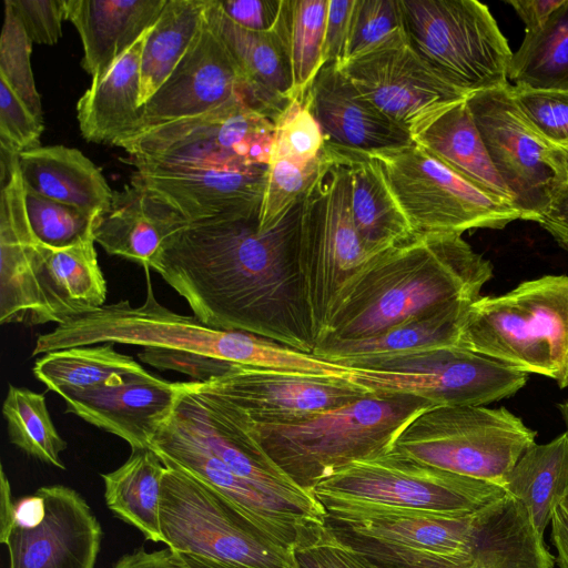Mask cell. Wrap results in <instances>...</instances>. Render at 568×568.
Masks as SVG:
<instances>
[{"mask_svg":"<svg viewBox=\"0 0 568 568\" xmlns=\"http://www.w3.org/2000/svg\"><path fill=\"white\" fill-rule=\"evenodd\" d=\"M303 200L265 231L258 216L185 223L164 240L149 268L203 323L312 354L315 342L300 270Z\"/></svg>","mask_w":568,"mask_h":568,"instance_id":"cell-1","label":"cell"},{"mask_svg":"<svg viewBox=\"0 0 568 568\" xmlns=\"http://www.w3.org/2000/svg\"><path fill=\"white\" fill-rule=\"evenodd\" d=\"M488 260L456 233L416 234L366 261L341 291L316 345L361 339L455 302H474Z\"/></svg>","mask_w":568,"mask_h":568,"instance_id":"cell-2","label":"cell"},{"mask_svg":"<svg viewBox=\"0 0 568 568\" xmlns=\"http://www.w3.org/2000/svg\"><path fill=\"white\" fill-rule=\"evenodd\" d=\"M146 297L103 305L38 336L31 356L98 343L126 344L191 353L233 364L278 368L314 375L349 377L351 368L310 353L241 332L212 327L196 316L181 315L154 297L146 268Z\"/></svg>","mask_w":568,"mask_h":568,"instance_id":"cell-3","label":"cell"},{"mask_svg":"<svg viewBox=\"0 0 568 568\" xmlns=\"http://www.w3.org/2000/svg\"><path fill=\"white\" fill-rule=\"evenodd\" d=\"M429 408L426 399L416 396L368 393L284 422L255 423L237 409L265 456L296 486L312 493L348 465L388 453L402 429Z\"/></svg>","mask_w":568,"mask_h":568,"instance_id":"cell-4","label":"cell"},{"mask_svg":"<svg viewBox=\"0 0 568 568\" xmlns=\"http://www.w3.org/2000/svg\"><path fill=\"white\" fill-rule=\"evenodd\" d=\"M168 418L222 463L231 479L221 495L270 536L285 537L307 514L325 520L320 501L265 456L230 402L197 382H181Z\"/></svg>","mask_w":568,"mask_h":568,"instance_id":"cell-5","label":"cell"},{"mask_svg":"<svg viewBox=\"0 0 568 568\" xmlns=\"http://www.w3.org/2000/svg\"><path fill=\"white\" fill-rule=\"evenodd\" d=\"M459 347L568 387V275H544L479 296L463 318Z\"/></svg>","mask_w":568,"mask_h":568,"instance_id":"cell-6","label":"cell"},{"mask_svg":"<svg viewBox=\"0 0 568 568\" xmlns=\"http://www.w3.org/2000/svg\"><path fill=\"white\" fill-rule=\"evenodd\" d=\"M106 293L94 241L52 250L0 222L1 324L59 325L105 305Z\"/></svg>","mask_w":568,"mask_h":568,"instance_id":"cell-7","label":"cell"},{"mask_svg":"<svg viewBox=\"0 0 568 568\" xmlns=\"http://www.w3.org/2000/svg\"><path fill=\"white\" fill-rule=\"evenodd\" d=\"M312 494L326 514H474L506 495L495 483L446 471L393 452L355 462Z\"/></svg>","mask_w":568,"mask_h":568,"instance_id":"cell-8","label":"cell"},{"mask_svg":"<svg viewBox=\"0 0 568 568\" xmlns=\"http://www.w3.org/2000/svg\"><path fill=\"white\" fill-rule=\"evenodd\" d=\"M323 156L300 225V270L315 344L341 291L368 260L353 222L347 152L325 144Z\"/></svg>","mask_w":568,"mask_h":568,"instance_id":"cell-9","label":"cell"},{"mask_svg":"<svg viewBox=\"0 0 568 568\" xmlns=\"http://www.w3.org/2000/svg\"><path fill=\"white\" fill-rule=\"evenodd\" d=\"M160 505L166 547L230 568H300L295 551L197 478L164 463Z\"/></svg>","mask_w":568,"mask_h":568,"instance_id":"cell-10","label":"cell"},{"mask_svg":"<svg viewBox=\"0 0 568 568\" xmlns=\"http://www.w3.org/2000/svg\"><path fill=\"white\" fill-rule=\"evenodd\" d=\"M537 433L505 407H433L413 418L390 452L470 478L498 484Z\"/></svg>","mask_w":568,"mask_h":568,"instance_id":"cell-11","label":"cell"},{"mask_svg":"<svg viewBox=\"0 0 568 568\" xmlns=\"http://www.w3.org/2000/svg\"><path fill=\"white\" fill-rule=\"evenodd\" d=\"M410 48L467 93L506 87L513 52L488 7L476 0H399Z\"/></svg>","mask_w":568,"mask_h":568,"instance_id":"cell-12","label":"cell"},{"mask_svg":"<svg viewBox=\"0 0 568 568\" xmlns=\"http://www.w3.org/2000/svg\"><path fill=\"white\" fill-rule=\"evenodd\" d=\"M414 234L504 229L523 213L467 180L415 142L367 153Z\"/></svg>","mask_w":568,"mask_h":568,"instance_id":"cell-13","label":"cell"},{"mask_svg":"<svg viewBox=\"0 0 568 568\" xmlns=\"http://www.w3.org/2000/svg\"><path fill=\"white\" fill-rule=\"evenodd\" d=\"M274 122L243 103L180 119L119 140L135 168L267 165Z\"/></svg>","mask_w":568,"mask_h":568,"instance_id":"cell-14","label":"cell"},{"mask_svg":"<svg viewBox=\"0 0 568 568\" xmlns=\"http://www.w3.org/2000/svg\"><path fill=\"white\" fill-rule=\"evenodd\" d=\"M528 374L459 346L386 358L352 368L349 381L375 394L426 399L432 407L484 406L515 395Z\"/></svg>","mask_w":568,"mask_h":568,"instance_id":"cell-15","label":"cell"},{"mask_svg":"<svg viewBox=\"0 0 568 568\" xmlns=\"http://www.w3.org/2000/svg\"><path fill=\"white\" fill-rule=\"evenodd\" d=\"M478 511L326 514L325 528L381 567L458 568L471 559Z\"/></svg>","mask_w":568,"mask_h":568,"instance_id":"cell-16","label":"cell"},{"mask_svg":"<svg viewBox=\"0 0 568 568\" xmlns=\"http://www.w3.org/2000/svg\"><path fill=\"white\" fill-rule=\"evenodd\" d=\"M467 105L488 155L524 220L536 221L559 185L552 145L526 120L511 84L470 94Z\"/></svg>","mask_w":568,"mask_h":568,"instance_id":"cell-17","label":"cell"},{"mask_svg":"<svg viewBox=\"0 0 568 568\" xmlns=\"http://www.w3.org/2000/svg\"><path fill=\"white\" fill-rule=\"evenodd\" d=\"M341 69L375 108L410 138L469 97L434 73L410 48L405 32Z\"/></svg>","mask_w":568,"mask_h":568,"instance_id":"cell-18","label":"cell"},{"mask_svg":"<svg viewBox=\"0 0 568 568\" xmlns=\"http://www.w3.org/2000/svg\"><path fill=\"white\" fill-rule=\"evenodd\" d=\"M266 174L267 165L136 168L131 185L202 223L258 216Z\"/></svg>","mask_w":568,"mask_h":568,"instance_id":"cell-19","label":"cell"},{"mask_svg":"<svg viewBox=\"0 0 568 568\" xmlns=\"http://www.w3.org/2000/svg\"><path fill=\"white\" fill-rule=\"evenodd\" d=\"M231 103L247 106L245 83L207 10L192 45L163 84L142 105L139 124L128 136Z\"/></svg>","mask_w":568,"mask_h":568,"instance_id":"cell-20","label":"cell"},{"mask_svg":"<svg viewBox=\"0 0 568 568\" xmlns=\"http://www.w3.org/2000/svg\"><path fill=\"white\" fill-rule=\"evenodd\" d=\"M200 384L233 404L255 423L303 417L348 404L368 394L345 377L241 364H234L222 376Z\"/></svg>","mask_w":568,"mask_h":568,"instance_id":"cell-21","label":"cell"},{"mask_svg":"<svg viewBox=\"0 0 568 568\" xmlns=\"http://www.w3.org/2000/svg\"><path fill=\"white\" fill-rule=\"evenodd\" d=\"M44 515L34 526H12L2 541L9 568H94L102 528L85 499L63 485L38 489Z\"/></svg>","mask_w":568,"mask_h":568,"instance_id":"cell-22","label":"cell"},{"mask_svg":"<svg viewBox=\"0 0 568 568\" xmlns=\"http://www.w3.org/2000/svg\"><path fill=\"white\" fill-rule=\"evenodd\" d=\"M60 396L65 400L67 413L119 436L132 450L145 449L173 409L178 383L143 369L119 381Z\"/></svg>","mask_w":568,"mask_h":568,"instance_id":"cell-23","label":"cell"},{"mask_svg":"<svg viewBox=\"0 0 568 568\" xmlns=\"http://www.w3.org/2000/svg\"><path fill=\"white\" fill-rule=\"evenodd\" d=\"M305 100L326 145L371 153L412 142L410 135L375 108L335 64L322 67Z\"/></svg>","mask_w":568,"mask_h":568,"instance_id":"cell-24","label":"cell"},{"mask_svg":"<svg viewBox=\"0 0 568 568\" xmlns=\"http://www.w3.org/2000/svg\"><path fill=\"white\" fill-rule=\"evenodd\" d=\"M168 0H64L65 20L83 44L82 67L92 81L113 64L156 22Z\"/></svg>","mask_w":568,"mask_h":568,"instance_id":"cell-25","label":"cell"},{"mask_svg":"<svg viewBox=\"0 0 568 568\" xmlns=\"http://www.w3.org/2000/svg\"><path fill=\"white\" fill-rule=\"evenodd\" d=\"M209 18L244 79L247 106L273 122L292 100V74L283 45L271 32H255L232 22L211 0Z\"/></svg>","mask_w":568,"mask_h":568,"instance_id":"cell-26","label":"cell"},{"mask_svg":"<svg viewBox=\"0 0 568 568\" xmlns=\"http://www.w3.org/2000/svg\"><path fill=\"white\" fill-rule=\"evenodd\" d=\"M185 223L171 207L130 185L113 193L110 206L98 217L93 236L106 253L146 270L164 240Z\"/></svg>","mask_w":568,"mask_h":568,"instance_id":"cell-27","label":"cell"},{"mask_svg":"<svg viewBox=\"0 0 568 568\" xmlns=\"http://www.w3.org/2000/svg\"><path fill=\"white\" fill-rule=\"evenodd\" d=\"M473 302H455L377 335L316 345L312 354L348 368L413 353L458 346L459 329Z\"/></svg>","mask_w":568,"mask_h":568,"instance_id":"cell-28","label":"cell"},{"mask_svg":"<svg viewBox=\"0 0 568 568\" xmlns=\"http://www.w3.org/2000/svg\"><path fill=\"white\" fill-rule=\"evenodd\" d=\"M150 31V30H149ZM146 31L77 103L82 136L93 143L112 144L131 134L139 124L142 108L141 57Z\"/></svg>","mask_w":568,"mask_h":568,"instance_id":"cell-29","label":"cell"},{"mask_svg":"<svg viewBox=\"0 0 568 568\" xmlns=\"http://www.w3.org/2000/svg\"><path fill=\"white\" fill-rule=\"evenodd\" d=\"M19 166L27 189L90 215L100 216L112 202L101 170L78 149L38 146L19 154Z\"/></svg>","mask_w":568,"mask_h":568,"instance_id":"cell-30","label":"cell"},{"mask_svg":"<svg viewBox=\"0 0 568 568\" xmlns=\"http://www.w3.org/2000/svg\"><path fill=\"white\" fill-rule=\"evenodd\" d=\"M527 509L505 495L477 513L471 559L458 568H554Z\"/></svg>","mask_w":568,"mask_h":568,"instance_id":"cell-31","label":"cell"},{"mask_svg":"<svg viewBox=\"0 0 568 568\" xmlns=\"http://www.w3.org/2000/svg\"><path fill=\"white\" fill-rule=\"evenodd\" d=\"M412 141L476 185L514 204L511 193L488 155L466 100L417 131Z\"/></svg>","mask_w":568,"mask_h":568,"instance_id":"cell-32","label":"cell"},{"mask_svg":"<svg viewBox=\"0 0 568 568\" xmlns=\"http://www.w3.org/2000/svg\"><path fill=\"white\" fill-rule=\"evenodd\" d=\"M352 178V215L367 257L371 258L415 236L375 161L347 151Z\"/></svg>","mask_w":568,"mask_h":568,"instance_id":"cell-33","label":"cell"},{"mask_svg":"<svg viewBox=\"0 0 568 568\" xmlns=\"http://www.w3.org/2000/svg\"><path fill=\"white\" fill-rule=\"evenodd\" d=\"M166 470L151 448L133 449L119 468L101 474L106 507L145 539L165 544L161 528L162 479Z\"/></svg>","mask_w":568,"mask_h":568,"instance_id":"cell-34","label":"cell"},{"mask_svg":"<svg viewBox=\"0 0 568 568\" xmlns=\"http://www.w3.org/2000/svg\"><path fill=\"white\" fill-rule=\"evenodd\" d=\"M503 488L525 506L544 536L556 505L568 494V433L529 447L504 479Z\"/></svg>","mask_w":568,"mask_h":568,"instance_id":"cell-35","label":"cell"},{"mask_svg":"<svg viewBox=\"0 0 568 568\" xmlns=\"http://www.w3.org/2000/svg\"><path fill=\"white\" fill-rule=\"evenodd\" d=\"M211 0H168L150 29L141 57L140 106L156 92L187 52Z\"/></svg>","mask_w":568,"mask_h":568,"instance_id":"cell-36","label":"cell"},{"mask_svg":"<svg viewBox=\"0 0 568 568\" xmlns=\"http://www.w3.org/2000/svg\"><path fill=\"white\" fill-rule=\"evenodd\" d=\"M143 369L111 343L50 352L32 368L36 378L58 395L98 387Z\"/></svg>","mask_w":568,"mask_h":568,"instance_id":"cell-37","label":"cell"},{"mask_svg":"<svg viewBox=\"0 0 568 568\" xmlns=\"http://www.w3.org/2000/svg\"><path fill=\"white\" fill-rule=\"evenodd\" d=\"M329 0H283L274 32L286 53L292 74V99L306 91L325 64L324 44Z\"/></svg>","mask_w":568,"mask_h":568,"instance_id":"cell-38","label":"cell"},{"mask_svg":"<svg viewBox=\"0 0 568 568\" xmlns=\"http://www.w3.org/2000/svg\"><path fill=\"white\" fill-rule=\"evenodd\" d=\"M507 77L513 85L568 91V0L544 24L526 31Z\"/></svg>","mask_w":568,"mask_h":568,"instance_id":"cell-39","label":"cell"},{"mask_svg":"<svg viewBox=\"0 0 568 568\" xmlns=\"http://www.w3.org/2000/svg\"><path fill=\"white\" fill-rule=\"evenodd\" d=\"M2 414L11 444L44 464L65 469L60 454L67 442L50 417L43 394L9 385Z\"/></svg>","mask_w":568,"mask_h":568,"instance_id":"cell-40","label":"cell"},{"mask_svg":"<svg viewBox=\"0 0 568 568\" xmlns=\"http://www.w3.org/2000/svg\"><path fill=\"white\" fill-rule=\"evenodd\" d=\"M24 202L33 239L39 245L62 250L94 241L99 216L44 197L26 186Z\"/></svg>","mask_w":568,"mask_h":568,"instance_id":"cell-41","label":"cell"},{"mask_svg":"<svg viewBox=\"0 0 568 568\" xmlns=\"http://www.w3.org/2000/svg\"><path fill=\"white\" fill-rule=\"evenodd\" d=\"M324 156L306 164L271 159L267 164L266 184L258 214L262 231L276 225L298 200L303 199L316 181Z\"/></svg>","mask_w":568,"mask_h":568,"instance_id":"cell-42","label":"cell"},{"mask_svg":"<svg viewBox=\"0 0 568 568\" xmlns=\"http://www.w3.org/2000/svg\"><path fill=\"white\" fill-rule=\"evenodd\" d=\"M32 41L8 0L0 39V79L23 101L43 123L40 94L36 88L30 55Z\"/></svg>","mask_w":568,"mask_h":568,"instance_id":"cell-43","label":"cell"},{"mask_svg":"<svg viewBox=\"0 0 568 568\" xmlns=\"http://www.w3.org/2000/svg\"><path fill=\"white\" fill-rule=\"evenodd\" d=\"M403 32L399 0H354L342 67Z\"/></svg>","mask_w":568,"mask_h":568,"instance_id":"cell-44","label":"cell"},{"mask_svg":"<svg viewBox=\"0 0 568 568\" xmlns=\"http://www.w3.org/2000/svg\"><path fill=\"white\" fill-rule=\"evenodd\" d=\"M325 145L322 130L305 99H292L274 121L271 159L306 164Z\"/></svg>","mask_w":568,"mask_h":568,"instance_id":"cell-45","label":"cell"},{"mask_svg":"<svg viewBox=\"0 0 568 568\" xmlns=\"http://www.w3.org/2000/svg\"><path fill=\"white\" fill-rule=\"evenodd\" d=\"M514 99L532 128L551 145L568 143V91L511 84Z\"/></svg>","mask_w":568,"mask_h":568,"instance_id":"cell-46","label":"cell"},{"mask_svg":"<svg viewBox=\"0 0 568 568\" xmlns=\"http://www.w3.org/2000/svg\"><path fill=\"white\" fill-rule=\"evenodd\" d=\"M44 125L0 79V145L18 154L40 146Z\"/></svg>","mask_w":568,"mask_h":568,"instance_id":"cell-47","label":"cell"},{"mask_svg":"<svg viewBox=\"0 0 568 568\" xmlns=\"http://www.w3.org/2000/svg\"><path fill=\"white\" fill-rule=\"evenodd\" d=\"M32 42L54 44L62 37L64 0H8Z\"/></svg>","mask_w":568,"mask_h":568,"instance_id":"cell-48","label":"cell"},{"mask_svg":"<svg viewBox=\"0 0 568 568\" xmlns=\"http://www.w3.org/2000/svg\"><path fill=\"white\" fill-rule=\"evenodd\" d=\"M139 358L159 369L176 371L204 383L225 374L234 364L209 357L162 348L145 347Z\"/></svg>","mask_w":568,"mask_h":568,"instance_id":"cell-49","label":"cell"},{"mask_svg":"<svg viewBox=\"0 0 568 568\" xmlns=\"http://www.w3.org/2000/svg\"><path fill=\"white\" fill-rule=\"evenodd\" d=\"M300 568H383L336 540L324 528L314 542L295 551Z\"/></svg>","mask_w":568,"mask_h":568,"instance_id":"cell-50","label":"cell"},{"mask_svg":"<svg viewBox=\"0 0 568 568\" xmlns=\"http://www.w3.org/2000/svg\"><path fill=\"white\" fill-rule=\"evenodd\" d=\"M283 0H216L232 22L255 32L274 30Z\"/></svg>","mask_w":568,"mask_h":568,"instance_id":"cell-51","label":"cell"},{"mask_svg":"<svg viewBox=\"0 0 568 568\" xmlns=\"http://www.w3.org/2000/svg\"><path fill=\"white\" fill-rule=\"evenodd\" d=\"M354 0H329L325 29L324 60L342 67Z\"/></svg>","mask_w":568,"mask_h":568,"instance_id":"cell-52","label":"cell"},{"mask_svg":"<svg viewBox=\"0 0 568 568\" xmlns=\"http://www.w3.org/2000/svg\"><path fill=\"white\" fill-rule=\"evenodd\" d=\"M552 239L568 251V184H559L547 207L536 221Z\"/></svg>","mask_w":568,"mask_h":568,"instance_id":"cell-53","label":"cell"},{"mask_svg":"<svg viewBox=\"0 0 568 568\" xmlns=\"http://www.w3.org/2000/svg\"><path fill=\"white\" fill-rule=\"evenodd\" d=\"M112 568H191L181 555L171 548L146 551L141 548L122 556Z\"/></svg>","mask_w":568,"mask_h":568,"instance_id":"cell-54","label":"cell"},{"mask_svg":"<svg viewBox=\"0 0 568 568\" xmlns=\"http://www.w3.org/2000/svg\"><path fill=\"white\" fill-rule=\"evenodd\" d=\"M565 0H509L519 18L524 21L526 31L536 29L544 24L554 11Z\"/></svg>","mask_w":568,"mask_h":568,"instance_id":"cell-55","label":"cell"},{"mask_svg":"<svg viewBox=\"0 0 568 568\" xmlns=\"http://www.w3.org/2000/svg\"><path fill=\"white\" fill-rule=\"evenodd\" d=\"M550 525L556 564L559 568H568V494L556 505Z\"/></svg>","mask_w":568,"mask_h":568,"instance_id":"cell-56","label":"cell"},{"mask_svg":"<svg viewBox=\"0 0 568 568\" xmlns=\"http://www.w3.org/2000/svg\"><path fill=\"white\" fill-rule=\"evenodd\" d=\"M0 478V541L2 542L13 525L14 501H12L10 483L2 466Z\"/></svg>","mask_w":568,"mask_h":568,"instance_id":"cell-57","label":"cell"},{"mask_svg":"<svg viewBox=\"0 0 568 568\" xmlns=\"http://www.w3.org/2000/svg\"><path fill=\"white\" fill-rule=\"evenodd\" d=\"M551 161L557 172L559 184H568V143L564 145H552Z\"/></svg>","mask_w":568,"mask_h":568,"instance_id":"cell-58","label":"cell"},{"mask_svg":"<svg viewBox=\"0 0 568 568\" xmlns=\"http://www.w3.org/2000/svg\"><path fill=\"white\" fill-rule=\"evenodd\" d=\"M180 555L191 568H230V567L220 565L217 562H214L212 560L201 558L197 556H192V555H186V554H180Z\"/></svg>","mask_w":568,"mask_h":568,"instance_id":"cell-59","label":"cell"},{"mask_svg":"<svg viewBox=\"0 0 568 568\" xmlns=\"http://www.w3.org/2000/svg\"><path fill=\"white\" fill-rule=\"evenodd\" d=\"M558 409L566 425V432L568 433V399L558 404Z\"/></svg>","mask_w":568,"mask_h":568,"instance_id":"cell-60","label":"cell"},{"mask_svg":"<svg viewBox=\"0 0 568 568\" xmlns=\"http://www.w3.org/2000/svg\"><path fill=\"white\" fill-rule=\"evenodd\" d=\"M383 568H385V567H383Z\"/></svg>","mask_w":568,"mask_h":568,"instance_id":"cell-61","label":"cell"}]
</instances>
